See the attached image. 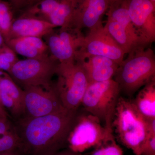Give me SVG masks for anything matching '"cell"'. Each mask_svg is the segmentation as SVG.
<instances>
[{
	"label": "cell",
	"instance_id": "cell-1",
	"mask_svg": "<svg viewBox=\"0 0 155 155\" xmlns=\"http://www.w3.org/2000/svg\"><path fill=\"white\" fill-rule=\"evenodd\" d=\"M78 110L67 108L46 116L18 120L16 127L28 144L36 149L44 148L68 139L75 125Z\"/></svg>",
	"mask_w": 155,
	"mask_h": 155
},
{
	"label": "cell",
	"instance_id": "cell-2",
	"mask_svg": "<svg viewBox=\"0 0 155 155\" xmlns=\"http://www.w3.org/2000/svg\"><path fill=\"white\" fill-rule=\"evenodd\" d=\"M113 79L118 84L120 93L128 97L155 81V57L152 49L140 48L127 54Z\"/></svg>",
	"mask_w": 155,
	"mask_h": 155
},
{
	"label": "cell",
	"instance_id": "cell-3",
	"mask_svg": "<svg viewBox=\"0 0 155 155\" xmlns=\"http://www.w3.org/2000/svg\"><path fill=\"white\" fill-rule=\"evenodd\" d=\"M112 127L124 146L135 155H141L149 134L148 119L137 110L132 101L120 96L116 105Z\"/></svg>",
	"mask_w": 155,
	"mask_h": 155
},
{
	"label": "cell",
	"instance_id": "cell-4",
	"mask_svg": "<svg viewBox=\"0 0 155 155\" xmlns=\"http://www.w3.org/2000/svg\"><path fill=\"white\" fill-rule=\"evenodd\" d=\"M120 89L114 79L90 83L84 95L81 104L88 114L97 117L110 132H114L112 122Z\"/></svg>",
	"mask_w": 155,
	"mask_h": 155
},
{
	"label": "cell",
	"instance_id": "cell-5",
	"mask_svg": "<svg viewBox=\"0 0 155 155\" xmlns=\"http://www.w3.org/2000/svg\"><path fill=\"white\" fill-rule=\"evenodd\" d=\"M106 14L107 18L104 28L125 54L140 48L150 47L139 36L131 22L127 0L113 1Z\"/></svg>",
	"mask_w": 155,
	"mask_h": 155
},
{
	"label": "cell",
	"instance_id": "cell-6",
	"mask_svg": "<svg viewBox=\"0 0 155 155\" xmlns=\"http://www.w3.org/2000/svg\"><path fill=\"white\" fill-rule=\"evenodd\" d=\"M56 75L57 91L63 105L71 110H78L90 82L86 72L79 61L60 63Z\"/></svg>",
	"mask_w": 155,
	"mask_h": 155
},
{
	"label": "cell",
	"instance_id": "cell-7",
	"mask_svg": "<svg viewBox=\"0 0 155 155\" xmlns=\"http://www.w3.org/2000/svg\"><path fill=\"white\" fill-rule=\"evenodd\" d=\"M60 62L51 54L40 58L18 60L8 74L17 84L24 88L30 86L49 87Z\"/></svg>",
	"mask_w": 155,
	"mask_h": 155
},
{
	"label": "cell",
	"instance_id": "cell-8",
	"mask_svg": "<svg viewBox=\"0 0 155 155\" xmlns=\"http://www.w3.org/2000/svg\"><path fill=\"white\" fill-rule=\"evenodd\" d=\"M114 137L101 125L99 119L89 114L78 116L68 140L72 151L81 153L99 147Z\"/></svg>",
	"mask_w": 155,
	"mask_h": 155
},
{
	"label": "cell",
	"instance_id": "cell-9",
	"mask_svg": "<svg viewBox=\"0 0 155 155\" xmlns=\"http://www.w3.org/2000/svg\"><path fill=\"white\" fill-rule=\"evenodd\" d=\"M54 29L43 37L50 54L61 64L75 62L84 39L81 30L72 27Z\"/></svg>",
	"mask_w": 155,
	"mask_h": 155
},
{
	"label": "cell",
	"instance_id": "cell-10",
	"mask_svg": "<svg viewBox=\"0 0 155 155\" xmlns=\"http://www.w3.org/2000/svg\"><path fill=\"white\" fill-rule=\"evenodd\" d=\"M80 0H41L27 7L21 16L45 20L56 27H70Z\"/></svg>",
	"mask_w": 155,
	"mask_h": 155
},
{
	"label": "cell",
	"instance_id": "cell-11",
	"mask_svg": "<svg viewBox=\"0 0 155 155\" xmlns=\"http://www.w3.org/2000/svg\"><path fill=\"white\" fill-rule=\"evenodd\" d=\"M23 91L24 115L23 117L36 118L66 109L58 94L55 83L49 87H27L23 88Z\"/></svg>",
	"mask_w": 155,
	"mask_h": 155
},
{
	"label": "cell",
	"instance_id": "cell-12",
	"mask_svg": "<svg viewBox=\"0 0 155 155\" xmlns=\"http://www.w3.org/2000/svg\"><path fill=\"white\" fill-rule=\"evenodd\" d=\"M126 54L104 28V25L90 30L79 51L77 61L91 56H101L111 59L119 65Z\"/></svg>",
	"mask_w": 155,
	"mask_h": 155
},
{
	"label": "cell",
	"instance_id": "cell-13",
	"mask_svg": "<svg viewBox=\"0 0 155 155\" xmlns=\"http://www.w3.org/2000/svg\"><path fill=\"white\" fill-rule=\"evenodd\" d=\"M130 20L139 36L149 46L155 41V5L149 0H127Z\"/></svg>",
	"mask_w": 155,
	"mask_h": 155
},
{
	"label": "cell",
	"instance_id": "cell-14",
	"mask_svg": "<svg viewBox=\"0 0 155 155\" xmlns=\"http://www.w3.org/2000/svg\"><path fill=\"white\" fill-rule=\"evenodd\" d=\"M112 0H80L70 27L91 30L103 25V17Z\"/></svg>",
	"mask_w": 155,
	"mask_h": 155
},
{
	"label": "cell",
	"instance_id": "cell-15",
	"mask_svg": "<svg viewBox=\"0 0 155 155\" xmlns=\"http://www.w3.org/2000/svg\"><path fill=\"white\" fill-rule=\"evenodd\" d=\"M0 99L5 109L14 117L20 119L24 115V91L7 72L0 70Z\"/></svg>",
	"mask_w": 155,
	"mask_h": 155
},
{
	"label": "cell",
	"instance_id": "cell-16",
	"mask_svg": "<svg viewBox=\"0 0 155 155\" xmlns=\"http://www.w3.org/2000/svg\"><path fill=\"white\" fill-rule=\"evenodd\" d=\"M56 28L55 25L45 20L20 16L14 19L12 23L9 40L23 37L42 38Z\"/></svg>",
	"mask_w": 155,
	"mask_h": 155
},
{
	"label": "cell",
	"instance_id": "cell-17",
	"mask_svg": "<svg viewBox=\"0 0 155 155\" xmlns=\"http://www.w3.org/2000/svg\"><path fill=\"white\" fill-rule=\"evenodd\" d=\"M79 61L86 72L90 83L113 79L119 65L101 56H91Z\"/></svg>",
	"mask_w": 155,
	"mask_h": 155
},
{
	"label": "cell",
	"instance_id": "cell-18",
	"mask_svg": "<svg viewBox=\"0 0 155 155\" xmlns=\"http://www.w3.org/2000/svg\"><path fill=\"white\" fill-rule=\"evenodd\" d=\"M6 44L16 54L27 59L40 58L50 54L47 45L41 38H16L9 40Z\"/></svg>",
	"mask_w": 155,
	"mask_h": 155
},
{
	"label": "cell",
	"instance_id": "cell-19",
	"mask_svg": "<svg viewBox=\"0 0 155 155\" xmlns=\"http://www.w3.org/2000/svg\"><path fill=\"white\" fill-rule=\"evenodd\" d=\"M132 102L147 119H155V81L143 86Z\"/></svg>",
	"mask_w": 155,
	"mask_h": 155
},
{
	"label": "cell",
	"instance_id": "cell-20",
	"mask_svg": "<svg viewBox=\"0 0 155 155\" xmlns=\"http://www.w3.org/2000/svg\"><path fill=\"white\" fill-rule=\"evenodd\" d=\"M19 137L16 126L11 124L8 118L0 117V153L12 148Z\"/></svg>",
	"mask_w": 155,
	"mask_h": 155
},
{
	"label": "cell",
	"instance_id": "cell-21",
	"mask_svg": "<svg viewBox=\"0 0 155 155\" xmlns=\"http://www.w3.org/2000/svg\"><path fill=\"white\" fill-rule=\"evenodd\" d=\"M13 10L9 2L0 0V31L5 43L10 38L11 25L14 20Z\"/></svg>",
	"mask_w": 155,
	"mask_h": 155
},
{
	"label": "cell",
	"instance_id": "cell-22",
	"mask_svg": "<svg viewBox=\"0 0 155 155\" xmlns=\"http://www.w3.org/2000/svg\"><path fill=\"white\" fill-rule=\"evenodd\" d=\"M18 60L16 53L6 44L0 47V70L8 73Z\"/></svg>",
	"mask_w": 155,
	"mask_h": 155
},
{
	"label": "cell",
	"instance_id": "cell-23",
	"mask_svg": "<svg viewBox=\"0 0 155 155\" xmlns=\"http://www.w3.org/2000/svg\"><path fill=\"white\" fill-rule=\"evenodd\" d=\"M91 155H123V152L116 143L114 136L95 148Z\"/></svg>",
	"mask_w": 155,
	"mask_h": 155
},
{
	"label": "cell",
	"instance_id": "cell-24",
	"mask_svg": "<svg viewBox=\"0 0 155 155\" xmlns=\"http://www.w3.org/2000/svg\"><path fill=\"white\" fill-rule=\"evenodd\" d=\"M141 155H155V134H149L142 148Z\"/></svg>",
	"mask_w": 155,
	"mask_h": 155
},
{
	"label": "cell",
	"instance_id": "cell-25",
	"mask_svg": "<svg viewBox=\"0 0 155 155\" xmlns=\"http://www.w3.org/2000/svg\"><path fill=\"white\" fill-rule=\"evenodd\" d=\"M26 0H9V2L14 10H18L24 7Z\"/></svg>",
	"mask_w": 155,
	"mask_h": 155
},
{
	"label": "cell",
	"instance_id": "cell-26",
	"mask_svg": "<svg viewBox=\"0 0 155 155\" xmlns=\"http://www.w3.org/2000/svg\"><path fill=\"white\" fill-rule=\"evenodd\" d=\"M149 134H155V119H148Z\"/></svg>",
	"mask_w": 155,
	"mask_h": 155
},
{
	"label": "cell",
	"instance_id": "cell-27",
	"mask_svg": "<svg viewBox=\"0 0 155 155\" xmlns=\"http://www.w3.org/2000/svg\"><path fill=\"white\" fill-rule=\"evenodd\" d=\"M8 115L6 112L5 109L3 107L1 102V99H0V117H5V118H8Z\"/></svg>",
	"mask_w": 155,
	"mask_h": 155
},
{
	"label": "cell",
	"instance_id": "cell-28",
	"mask_svg": "<svg viewBox=\"0 0 155 155\" xmlns=\"http://www.w3.org/2000/svg\"><path fill=\"white\" fill-rule=\"evenodd\" d=\"M40 1H41V0H26L24 6H27V7H28V6L31 5H33V4H35V3Z\"/></svg>",
	"mask_w": 155,
	"mask_h": 155
},
{
	"label": "cell",
	"instance_id": "cell-29",
	"mask_svg": "<svg viewBox=\"0 0 155 155\" xmlns=\"http://www.w3.org/2000/svg\"><path fill=\"white\" fill-rule=\"evenodd\" d=\"M5 44V39H4V38H3L2 35L1 31H0V47L3 46Z\"/></svg>",
	"mask_w": 155,
	"mask_h": 155
},
{
	"label": "cell",
	"instance_id": "cell-30",
	"mask_svg": "<svg viewBox=\"0 0 155 155\" xmlns=\"http://www.w3.org/2000/svg\"><path fill=\"white\" fill-rule=\"evenodd\" d=\"M153 5H155V0H149Z\"/></svg>",
	"mask_w": 155,
	"mask_h": 155
},
{
	"label": "cell",
	"instance_id": "cell-31",
	"mask_svg": "<svg viewBox=\"0 0 155 155\" xmlns=\"http://www.w3.org/2000/svg\"><path fill=\"white\" fill-rule=\"evenodd\" d=\"M116 1V0H112V2H113V1Z\"/></svg>",
	"mask_w": 155,
	"mask_h": 155
}]
</instances>
